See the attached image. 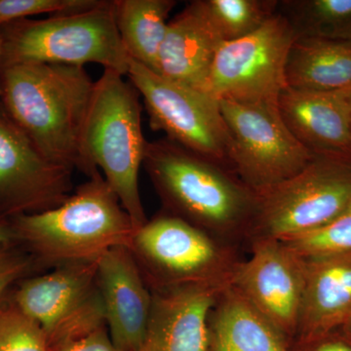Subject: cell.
Returning <instances> with one entry per match:
<instances>
[{
    "label": "cell",
    "instance_id": "obj_1",
    "mask_svg": "<svg viewBox=\"0 0 351 351\" xmlns=\"http://www.w3.org/2000/svg\"><path fill=\"white\" fill-rule=\"evenodd\" d=\"M143 167L163 211L221 241H249L258 196L225 168L168 138L147 142Z\"/></svg>",
    "mask_w": 351,
    "mask_h": 351
},
{
    "label": "cell",
    "instance_id": "obj_2",
    "mask_svg": "<svg viewBox=\"0 0 351 351\" xmlns=\"http://www.w3.org/2000/svg\"><path fill=\"white\" fill-rule=\"evenodd\" d=\"M0 86L7 115L39 151L85 174L82 138L95 82L84 66L9 64Z\"/></svg>",
    "mask_w": 351,
    "mask_h": 351
},
{
    "label": "cell",
    "instance_id": "obj_3",
    "mask_svg": "<svg viewBox=\"0 0 351 351\" xmlns=\"http://www.w3.org/2000/svg\"><path fill=\"white\" fill-rule=\"evenodd\" d=\"M10 223L16 243L25 247L38 269L96 262L110 249L129 247L138 230L101 172L59 206Z\"/></svg>",
    "mask_w": 351,
    "mask_h": 351
},
{
    "label": "cell",
    "instance_id": "obj_4",
    "mask_svg": "<svg viewBox=\"0 0 351 351\" xmlns=\"http://www.w3.org/2000/svg\"><path fill=\"white\" fill-rule=\"evenodd\" d=\"M138 98L124 75L104 69L95 82L82 138L85 175L92 177L101 169L137 228L147 221L138 189L147 144Z\"/></svg>",
    "mask_w": 351,
    "mask_h": 351
},
{
    "label": "cell",
    "instance_id": "obj_5",
    "mask_svg": "<svg viewBox=\"0 0 351 351\" xmlns=\"http://www.w3.org/2000/svg\"><path fill=\"white\" fill-rule=\"evenodd\" d=\"M0 66L50 64L84 66L98 64L128 73L130 57L120 38L113 1L44 20H20L4 25Z\"/></svg>",
    "mask_w": 351,
    "mask_h": 351
},
{
    "label": "cell",
    "instance_id": "obj_6",
    "mask_svg": "<svg viewBox=\"0 0 351 351\" xmlns=\"http://www.w3.org/2000/svg\"><path fill=\"white\" fill-rule=\"evenodd\" d=\"M129 248L152 291L184 286L223 288L242 262L237 246L162 211L147 219Z\"/></svg>",
    "mask_w": 351,
    "mask_h": 351
},
{
    "label": "cell",
    "instance_id": "obj_7",
    "mask_svg": "<svg viewBox=\"0 0 351 351\" xmlns=\"http://www.w3.org/2000/svg\"><path fill=\"white\" fill-rule=\"evenodd\" d=\"M258 196L248 242L313 232L351 206V156H314L298 174Z\"/></svg>",
    "mask_w": 351,
    "mask_h": 351
},
{
    "label": "cell",
    "instance_id": "obj_8",
    "mask_svg": "<svg viewBox=\"0 0 351 351\" xmlns=\"http://www.w3.org/2000/svg\"><path fill=\"white\" fill-rule=\"evenodd\" d=\"M218 101L230 136L228 163L258 195L298 174L313 158L284 123L277 104Z\"/></svg>",
    "mask_w": 351,
    "mask_h": 351
},
{
    "label": "cell",
    "instance_id": "obj_9",
    "mask_svg": "<svg viewBox=\"0 0 351 351\" xmlns=\"http://www.w3.org/2000/svg\"><path fill=\"white\" fill-rule=\"evenodd\" d=\"M297 34L278 11L249 36L221 44L208 94L217 100L277 104L287 87L286 64Z\"/></svg>",
    "mask_w": 351,
    "mask_h": 351
},
{
    "label": "cell",
    "instance_id": "obj_10",
    "mask_svg": "<svg viewBox=\"0 0 351 351\" xmlns=\"http://www.w3.org/2000/svg\"><path fill=\"white\" fill-rule=\"evenodd\" d=\"M126 76L142 97L154 130L198 156L228 163L230 136L216 98L166 80L131 58Z\"/></svg>",
    "mask_w": 351,
    "mask_h": 351
},
{
    "label": "cell",
    "instance_id": "obj_11",
    "mask_svg": "<svg viewBox=\"0 0 351 351\" xmlns=\"http://www.w3.org/2000/svg\"><path fill=\"white\" fill-rule=\"evenodd\" d=\"M18 308L43 330L48 348L105 326L97 261L69 263L25 277L11 294Z\"/></svg>",
    "mask_w": 351,
    "mask_h": 351
},
{
    "label": "cell",
    "instance_id": "obj_12",
    "mask_svg": "<svg viewBox=\"0 0 351 351\" xmlns=\"http://www.w3.org/2000/svg\"><path fill=\"white\" fill-rule=\"evenodd\" d=\"M73 172L48 159L8 115L0 114V217L59 206L73 193Z\"/></svg>",
    "mask_w": 351,
    "mask_h": 351
},
{
    "label": "cell",
    "instance_id": "obj_13",
    "mask_svg": "<svg viewBox=\"0 0 351 351\" xmlns=\"http://www.w3.org/2000/svg\"><path fill=\"white\" fill-rule=\"evenodd\" d=\"M249 245L250 258L239 263L232 285L292 343L304 294L302 258L280 240L258 239Z\"/></svg>",
    "mask_w": 351,
    "mask_h": 351
},
{
    "label": "cell",
    "instance_id": "obj_14",
    "mask_svg": "<svg viewBox=\"0 0 351 351\" xmlns=\"http://www.w3.org/2000/svg\"><path fill=\"white\" fill-rule=\"evenodd\" d=\"M97 283L113 345L119 351H137L151 319L154 295L129 247H115L98 258Z\"/></svg>",
    "mask_w": 351,
    "mask_h": 351
},
{
    "label": "cell",
    "instance_id": "obj_15",
    "mask_svg": "<svg viewBox=\"0 0 351 351\" xmlns=\"http://www.w3.org/2000/svg\"><path fill=\"white\" fill-rule=\"evenodd\" d=\"M348 91H306L287 86L279 95L277 107L293 136L314 156H351Z\"/></svg>",
    "mask_w": 351,
    "mask_h": 351
},
{
    "label": "cell",
    "instance_id": "obj_16",
    "mask_svg": "<svg viewBox=\"0 0 351 351\" xmlns=\"http://www.w3.org/2000/svg\"><path fill=\"white\" fill-rule=\"evenodd\" d=\"M223 288L184 286L152 291L151 319L137 351H208V316Z\"/></svg>",
    "mask_w": 351,
    "mask_h": 351
},
{
    "label": "cell",
    "instance_id": "obj_17",
    "mask_svg": "<svg viewBox=\"0 0 351 351\" xmlns=\"http://www.w3.org/2000/svg\"><path fill=\"white\" fill-rule=\"evenodd\" d=\"M304 285L294 341L343 326L351 315V251L302 258Z\"/></svg>",
    "mask_w": 351,
    "mask_h": 351
},
{
    "label": "cell",
    "instance_id": "obj_18",
    "mask_svg": "<svg viewBox=\"0 0 351 351\" xmlns=\"http://www.w3.org/2000/svg\"><path fill=\"white\" fill-rule=\"evenodd\" d=\"M223 43L202 0L191 2L170 20L159 55L158 75L208 94L210 71Z\"/></svg>",
    "mask_w": 351,
    "mask_h": 351
},
{
    "label": "cell",
    "instance_id": "obj_19",
    "mask_svg": "<svg viewBox=\"0 0 351 351\" xmlns=\"http://www.w3.org/2000/svg\"><path fill=\"white\" fill-rule=\"evenodd\" d=\"M207 330L208 351H292L290 339L232 283L217 295Z\"/></svg>",
    "mask_w": 351,
    "mask_h": 351
},
{
    "label": "cell",
    "instance_id": "obj_20",
    "mask_svg": "<svg viewBox=\"0 0 351 351\" xmlns=\"http://www.w3.org/2000/svg\"><path fill=\"white\" fill-rule=\"evenodd\" d=\"M286 82L306 91H348L351 40L297 38L289 53Z\"/></svg>",
    "mask_w": 351,
    "mask_h": 351
},
{
    "label": "cell",
    "instance_id": "obj_21",
    "mask_svg": "<svg viewBox=\"0 0 351 351\" xmlns=\"http://www.w3.org/2000/svg\"><path fill=\"white\" fill-rule=\"evenodd\" d=\"M174 0H113L115 22L129 57L158 75L159 55Z\"/></svg>",
    "mask_w": 351,
    "mask_h": 351
},
{
    "label": "cell",
    "instance_id": "obj_22",
    "mask_svg": "<svg viewBox=\"0 0 351 351\" xmlns=\"http://www.w3.org/2000/svg\"><path fill=\"white\" fill-rule=\"evenodd\" d=\"M277 11L298 38L351 40V0H287Z\"/></svg>",
    "mask_w": 351,
    "mask_h": 351
},
{
    "label": "cell",
    "instance_id": "obj_23",
    "mask_svg": "<svg viewBox=\"0 0 351 351\" xmlns=\"http://www.w3.org/2000/svg\"><path fill=\"white\" fill-rule=\"evenodd\" d=\"M272 0H202L208 19L223 43L257 31L277 12Z\"/></svg>",
    "mask_w": 351,
    "mask_h": 351
},
{
    "label": "cell",
    "instance_id": "obj_24",
    "mask_svg": "<svg viewBox=\"0 0 351 351\" xmlns=\"http://www.w3.org/2000/svg\"><path fill=\"white\" fill-rule=\"evenodd\" d=\"M7 294L0 295V351H49L41 328Z\"/></svg>",
    "mask_w": 351,
    "mask_h": 351
},
{
    "label": "cell",
    "instance_id": "obj_25",
    "mask_svg": "<svg viewBox=\"0 0 351 351\" xmlns=\"http://www.w3.org/2000/svg\"><path fill=\"white\" fill-rule=\"evenodd\" d=\"M282 242L302 258L351 251V206L328 225Z\"/></svg>",
    "mask_w": 351,
    "mask_h": 351
},
{
    "label": "cell",
    "instance_id": "obj_26",
    "mask_svg": "<svg viewBox=\"0 0 351 351\" xmlns=\"http://www.w3.org/2000/svg\"><path fill=\"white\" fill-rule=\"evenodd\" d=\"M101 0H0V27L29 16L77 12L98 6Z\"/></svg>",
    "mask_w": 351,
    "mask_h": 351
},
{
    "label": "cell",
    "instance_id": "obj_27",
    "mask_svg": "<svg viewBox=\"0 0 351 351\" xmlns=\"http://www.w3.org/2000/svg\"><path fill=\"white\" fill-rule=\"evenodd\" d=\"M12 247L0 251V295L5 294L10 286L27 277L32 270L38 269L29 254L14 250Z\"/></svg>",
    "mask_w": 351,
    "mask_h": 351
},
{
    "label": "cell",
    "instance_id": "obj_28",
    "mask_svg": "<svg viewBox=\"0 0 351 351\" xmlns=\"http://www.w3.org/2000/svg\"><path fill=\"white\" fill-rule=\"evenodd\" d=\"M49 351H119L113 345L107 325L78 338L62 341L48 348Z\"/></svg>",
    "mask_w": 351,
    "mask_h": 351
},
{
    "label": "cell",
    "instance_id": "obj_29",
    "mask_svg": "<svg viewBox=\"0 0 351 351\" xmlns=\"http://www.w3.org/2000/svg\"><path fill=\"white\" fill-rule=\"evenodd\" d=\"M292 351H351V341L341 330L304 341H294Z\"/></svg>",
    "mask_w": 351,
    "mask_h": 351
},
{
    "label": "cell",
    "instance_id": "obj_30",
    "mask_svg": "<svg viewBox=\"0 0 351 351\" xmlns=\"http://www.w3.org/2000/svg\"><path fill=\"white\" fill-rule=\"evenodd\" d=\"M16 243L12 226L10 221L0 217V251L12 247Z\"/></svg>",
    "mask_w": 351,
    "mask_h": 351
},
{
    "label": "cell",
    "instance_id": "obj_31",
    "mask_svg": "<svg viewBox=\"0 0 351 351\" xmlns=\"http://www.w3.org/2000/svg\"><path fill=\"white\" fill-rule=\"evenodd\" d=\"M339 330H341L346 338L350 339L351 341V315L350 316V318H348V321H346L345 324H343V326Z\"/></svg>",
    "mask_w": 351,
    "mask_h": 351
},
{
    "label": "cell",
    "instance_id": "obj_32",
    "mask_svg": "<svg viewBox=\"0 0 351 351\" xmlns=\"http://www.w3.org/2000/svg\"><path fill=\"white\" fill-rule=\"evenodd\" d=\"M2 50H3V34L0 29V64H1ZM1 86H0V97H1Z\"/></svg>",
    "mask_w": 351,
    "mask_h": 351
},
{
    "label": "cell",
    "instance_id": "obj_33",
    "mask_svg": "<svg viewBox=\"0 0 351 351\" xmlns=\"http://www.w3.org/2000/svg\"><path fill=\"white\" fill-rule=\"evenodd\" d=\"M348 103H350V115H351V89L348 91Z\"/></svg>",
    "mask_w": 351,
    "mask_h": 351
}]
</instances>
